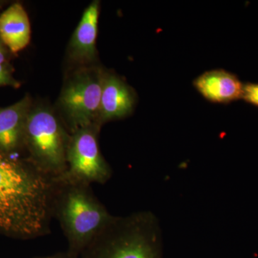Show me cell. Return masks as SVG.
<instances>
[{"label":"cell","mask_w":258,"mask_h":258,"mask_svg":"<svg viewBox=\"0 0 258 258\" xmlns=\"http://www.w3.org/2000/svg\"><path fill=\"white\" fill-rule=\"evenodd\" d=\"M52 179L25 159L0 152V235L20 240L50 232Z\"/></svg>","instance_id":"cell-1"},{"label":"cell","mask_w":258,"mask_h":258,"mask_svg":"<svg viewBox=\"0 0 258 258\" xmlns=\"http://www.w3.org/2000/svg\"><path fill=\"white\" fill-rule=\"evenodd\" d=\"M50 210L60 224L73 257L82 252L112 218L91 185L64 175L52 179Z\"/></svg>","instance_id":"cell-2"},{"label":"cell","mask_w":258,"mask_h":258,"mask_svg":"<svg viewBox=\"0 0 258 258\" xmlns=\"http://www.w3.org/2000/svg\"><path fill=\"white\" fill-rule=\"evenodd\" d=\"M84 258H162L154 217H114L83 251Z\"/></svg>","instance_id":"cell-3"},{"label":"cell","mask_w":258,"mask_h":258,"mask_svg":"<svg viewBox=\"0 0 258 258\" xmlns=\"http://www.w3.org/2000/svg\"><path fill=\"white\" fill-rule=\"evenodd\" d=\"M71 133L54 113L45 107H32L25 130L26 160L47 177H57L67 170L66 154Z\"/></svg>","instance_id":"cell-4"},{"label":"cell","mask_w":258,"mask_h":258,"mask_svg":"<svg viewBox=\"0 0 258 258\" xmlns=\"http://www.w3.org/2000/svg\"><path fill=\"white\" fill-rule=\"evenodd\" d=\"M103 75L101 70L83 69L76 73L64 85L59 103L70 133L76 129L97 124Z\"/></svg>","instance_id":"cell-5"},{"label":"cell","mask_w":258,"mask_h":258,"mask_svg":"<svg viewBox=\"0 0 258 258\" xmlns=\"http://www.w3.org/2000/svg\"><path fill=\"white\" fill-rule=\"evenodd\" d=\"M97 124L76 129L71 133L66 163L62 175L88 184H103L110 179L111 169L100 151Z\"/></svg>","instance_id":"cell-6"},{"label":"cell","mask_w":258,"mask_h":258,"mask_svg":"<svg viewBox=\"0 0 258 258\" xmlns=\"http://www.w3.org/2000/svg\"><path fill=\"white\" fill-rule=\"evenodd\" d=\"M137 96L133 89L116 75L103 72L97 124L120 119L133 111Z\"/></svg>","instance_id":"cell-7"},{"label":"cell","mask_w":258,"mask_h":258,"mask_svg":"<svg viewBox=\"0 0 258 258\" xmlns=\"http://www.w3.org/2000/svg\"><path fill=\"white\" fill-rule=\"evenodd\" d=\"M32 107L29 96L11 106L0 107V152L15 157L23 152L25 125Z\"/></svg>","instance_id":"cell-8"},{"label":"cell","mask_w":258,"mask_h":258,"mask_svg":"<svg viewBox=\"0 0 258 258\" xmlns=\"http://www.w3.org/2000/svg\"><path fill=\"white\" fill-rule=\"evenodd\" d=\"M207 101L227 104L242 99L244 84L236 75L223 69L206 71L193 82Z\"/></svg>","instance_id":"cell-9"},{"label":"cell","mask_w":258,"mask_h":258,"mask_svg":"<svg viewBox=\"0 0 258 258\" xmlns=\"http://www.w3.org/2000/svg\"><path fill=\"white\" fill-rule=\"evenodd\" d=\"M99 1H93L83 13L70 41L71 58L80 63H90L96 60Z\"/></svg>","instance_id":"cell-10"},{"label":"cell","mask_w":258,"mask_h":258,"mask_svg":"<svg viewBox=\"0 0 258 258\" xmlns=\"http://www.w3.org/2000/svg\"><path fill=\"white\" fill-rule=\"evenodd\" d=\"M30 37V20L23 5L15 3L0 15V40L12 52L28 46Z\"/></svg>","instance_id":"cell-11"},{"label":"cell","mask_w":258,"mask_h":258,"mask_svg":"<svg viewBox=\"0 0 258 258\" xmlns=\"http://www.w3.org/2000/svg\"><path fill=\"white\" fill-rule=\"evenodd\" d=\"M1 86H11L15 88L20 86V83L15 79L12 67L8 62L0 64V87Z\"/></svg>","instance_id":"cell-12"},{"label":"cell","mask_w":258,"mask_h":258,"mask_svg":"<svg viewBox=\"0 0 258 258\" xmlns=\"http://www.w3.org/2000/svg\"><path fill=\"white\" fill-rule=\"evenodd\" d=\"M242 99L249 104L258 107V83L244 84Z\"/></svg>","instance_id":"cell-13"},{"label":"cell","mask_w":258,"mask_h":258,"mask_svg":"<svg viewBox=\"0 0 258 258\" xmlns=\"http://www.w3.org/2000/svg\"><path fill=\"white\" fill-rule=\"evenodd\" d=\"M8 52L5 45L0 40V64L7 63L8 60Z\"/></svg>","instance_id":"cell-14"},{"label":"cell","mask_w":258,"mask_h":258,"mask_svg":"<svg viewBox=\"0 0 258 258\" xmlns=\"http://www.w3.org/2000/svg\"><path fill=\"white\" fill-rule=\"evenodd\" d=\"M40 258H74L71 254H56V255L48 256V257H44Z\"/></svg>","instance_id":"cell-15"}]
</instances>
